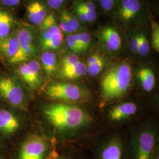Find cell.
<instances>
[{
    "label": "cell",
    "mask_w": 159,
    "mask_h": 159,
    "mask_svg": "<svg viewBox=\"0 0 159 159\" xmlns=\"http://www.w3.org/2000/svg\"><path fill=\"white\" fill-rule=\"evenodd\" d=\"M80 61L79 58L74 54H68L63 58L61 64V69L68 68L77 64Z\"/></svg>",
    "instance_id": "obj_28"
},
{
    "label": "cell",
    "mask_w": 159,
    "mask_h": 159,
    "mask_svg": "<svg viewBox=\"0 0 159 159\" xmlns=\"http://www.w3.org/2000/svg\"><path fill=\"white\" fill-rule=\"evenodd\" d=\"M151 159H159V152H158V150H157V148L155 150Z\"/></svg>",
    "instance_id": "obj_38"
},
{
    "label": "cell",
    "mask_w": 159,
    "mask_h": 159,
    "mask_svg": "<svg viewBox=\"0 0 159 159\" xmlns=\"http://www.w3.org/2000/svg\"><path fill=\"white\" fill-rule=\"evenodd\" d=\"M137 110V107L134 102H123L110 111L109 117L113 121H120L135 114Z\"/></svg>",
    "instance_id": "obj_17"
},
{
    "label": "cell",
    "mask_w": 159,
    "mask_h": 159,
    "mask_svg": "<svg viewBox=\"0 0 159 159\" xmlns=\"http://www.w3.org/2000/svg\"><path fill=\"white\" fill-rule=\"evenodd\" d=\"M60 75L65 79L75 80L83 77L87 74V69L85 64L81 61L71 67L60 69Z\"/></svg>",
    "instance_id": "obj_19"
},
{
    "label": "cell",
    "mask_w": 159,
    "mask_h": 159,
    "mask_svg": "<svg viewBox=\"0 0 159 159\" xmlns=\"http://www.w3.org/2000/svg\"><path fill=\"white\" fill-rule=\"evenodd\" d=\"M19 44V52L13 64L29 60L37 52L35 43V30L31 25H22L15 31Z\"/></svg>",
    "instance_id": "obj_4"
},
{
    "label": "cell",
    "mask_w": 159,
    "mask_h": 159,
    "mask_svg": "<svg viewBox=\"0 0 159 159\" xmlns=\"http://www.w3.org/2000/svg\"><path fill=\"white\" fill-rule=\"evenodd\" d=\"M48 14L46 6L39 0H32L26 7V16L32 25L39 26Z\"/></svg>",
    "instance_id": "obj_12"
},
{
    "label": "cell",
    "mask_w": 159,
    "mask_h": 159,
    "mask_svg": "<svg viewBox=\"0 0 159 159\" xmlns=\"http://www.w3.org/2000/svg\"><path fill=\"white\" fill-rule=\"evenodd\" d=\"M19 49V44L15 32L6 39L0 40V57L10 64H14Z\"/></svg>",
    "instance_id": "obj_13"
},
{
    "label": "cell",
    "mask_w": 159,
    "mask_h": 159,
    "mask_svg": "<svg viewBox=\"0 0 159 159\" xmlns=\"http://www.w3.org/2000/svg\"><path fill=\"white\" fill-rule=\"evenodd\" d=\"M20 121L10 111L0 109V131L6 135H11L20 127Z\"/></svg>",
    "instance_id": "obj_16"
},
{
    "label": "cell",
    "mask_w": 159,
    "mask_h": 159,
    "mask_svg": "<svg viewBox=\"0 0 159 159\" xmlns=\"http://www.w3.org/2000/svg\"><path fill=\"white\" fill-rule=\"evenodd\" d=\"M137 77L146 92H150L153 90L156 84V77L153 71L151 68L143 67L140 68L137 73Z\"/></svg>",
    "instance_id": "obj_20"
},
{
    "label": "cell",
    "mask_w": 159,
    "mask_h": 159,
    "mask_svg": "<svg viewBox=\"0 0 159 159\" xmlns=\"http://www.w3.org/2000/svg\"><path fill=\"white\" fill-rule=\"evenodd\" d=\"M46 2L48 7L53 10L59 9L64 4L60 0H46Z\"/></svg>",
    "instance_id": "obj_34"
},
{
    "label": "cell",
    "mask_w": 159,
    "mask_h": 159,
    "mask_svg": "<svg viewBox=\"0 0 159 159\" xmlns=\"http://www.w3.org/2000/svg\"><path fill=\"white\" fill-rule=\"evenodd\" d=\"M46 118L51 125L61 130H69L81 127L89 123L91 117L78 106L56 102L44 108Z\"/></svg>",
    "instance_id": "obj_1"
},
{
    "label": "cell",
    "mask_w": 159,
    "mask_h": 159,
    "mask_svg": "<svg viewBox=\"0 0 159 159\" xmlns=\"http://www.w3.org/2000/svg\"><path fill=\"white\" fill-rule=\"evenodd\" d=\"M151 25L152 30V44L154 50L159 52V25L153 20H151Z\"/></svg>",
    "instance_id": "obj_27"
},
{
    "label": "cell",
    "mask_w": 159,
    "mask_h": 159,
    "mask_svg": "<svg viewBox=\"0 0 159 159\" xmlns=\"http://www.w3.org/2000/svg\"><path fill=\"white\" fill-rule=\"evenodd\" d=\"M86 66L87 69V74H89L90 77H94L98 75L102 71L105 66V60L102 57L96 63Z\"/></svg>",
    "instance_id": "obj_23"
},
{
    "label": "cell",
    "mask_w": 159,
    "mask_h": 159,
    "mask_svg": "<svg viewBox=\"0 0 159 159\" xmlns=\"http://www.w3.org/2000/svg\"><path fill=\"white\" fill-rule=\"evenodd\" d=\"M98 37L108 52L118 51L121 46L119 32L113 26L108 25L101 29L98 32Z\"/></svg>",
    "instance_id": "obj_9"
},
{
    "label": "cell",
    "mask_w": 159,
    "mask_h": 159,
    "mask_svg": "<svg viewBox=\"0 0 159 159\" xmlns=\"http://www.w3.org/2000/svg\"><path fill=\"white\" fill-rule=\"evenodd\" d=\"M74 4L78 6L81 10H82L84 12L87 22H93V21H94L96 19L97 12L96 11H91V10H89L84 9V8H82L80 6H79L75 2H74Z\"/></svg>",
    "instance_id": "obj_30"
},
{
    "label": "cell",
    "mask_w": 159,
    "mask_h": 159,
    "mask_svg": "<svg viewBox=\"0 0 159 159\" xmlns=\"http://www.w3.org/2000/svg\"><path fill=\"white\" fill-rule=\"evenodd\" d=\"M2 4L7 8H14L18 6L21 0H0Z\"/></svg>",
    "instance_id": "obj_35"
},
{
    "label": "cell",
    "mask_w": 159,
    "mask_h": 159,
    "mask_svg": "<svg viewBox=\"0 0 159 159\" xmlns=\"http://www.w3.org/2000/svg\"><path fill=\"white\" fill-rule=\"evenodd\" d=\"M156 143V137L152 131H143L132 144L131 159H151Z\"/></svg>",
    "instance_id": "obj_6"
},
{
    "label": "cell",
    "mask_w": 159,
    "mask_h": 159,
    "mask_svg": "<svg viewBox=\"0 0 159 159\" xmlns=\"http://www.w3.org/2000/svg\"><path fill=\"white\" fill-rule=\"evenodd\" d=\"M139 43V34H136L131 37L130 43V49L133 53H137Z\"/></svg>",
    "instance_id": "obj_31"
},
{
    "label": "cell",
    "mask_w": 159,
    "mask_h": 159,
    "mask_svg": "<svg viewBox=\"0 0 159 159\" xmlns=\"http://www.w3.org/2000/svg\"><path fill=\"white\" fill-rule=\"evenodd\" d=\"M41 66L47 76H51L57 70L56 54L52 51H43L41 55Z\"/></svg>",
    "instance_id": "obj_18"
},
{
    "label": "cell",
    "mask_w": 159,
    "mask_h": 159,
    "mask_svg": "<svg viewBox=\"0 0 159 159\" xmlns=\"http://www.w3.org/2000/svg\"><path fill=\"white\" fill-rule=\"evenodd\" d=\"M115 0H100V3L104 11H108L112 9Z\"/></svg>",
    "instance_id": "obj_33"
},
{
    "label": "cell",
    "mask_w": 159,
    "mask_h": 159,
    "mask_svg": "<svg viewBox=\"0 0 159 159\" xmlns=\"http://www.w3.org/2000/svg\"><path fill=\"white\" fill-rule=\"evenodd\" d=\"M60 1H61V2H63V3H64V2L66 1V0H60Z\"/></svg>",
    "instance_id": "obj_39"
},
{
    "label": "cell",
    "mask_w": 159,
    "mask_h": 159,
    "mask_svg": "<svg viewBox=\"0 0 159 159\" xmlns=\"http://www.w3.org/2000/svg\"><path fill=\"white\" fill-rule=\"evenodd\" d=\"M58 26L61 31L62 32H64L65 33H68L70 34H72L74 33V32L77 31L75 29L70 25L68 23H67L63 18L61 17H59V20H58Z\"/></svg>",
    "instance_id": "obj_29"
},
{
    "label": "cell",
    "mask_w": 159,
    "mask_h": 159,
    "mask_svg": "<svg viewBox=\"0 0 159 159\" xmlns=\"http://www.w3.org/2000/svg\"><path fill=\"white\" fill-rule=\"evenodd\" d=\"M66 43L68 48L72 51L74 54L83 53V51L77 40L76 34H69L66 37Z\"/></svg>",
    "instance_id": "obj_22"
},
{
    "label": "cell",
    "mask_w": 159,
    "mask_h": 159,
    "mask_svg": "<svg viewBox=\"0 0 159 159\" xmlns=\"http://www.w3.org/2000/svg\"><path fill=\"white\" fill-rule=\"evenodd\" d=\"M76 37L83 52L87 51L90 47L92 43L91 35L87 33H81L76 34Z\"/></svg>",
    "instance_id": "obj_25"
},
{
    "label": "cell",
    "mask_w": 159,
    "mask_h": 159,
    "mask_svg": "<svg viewBox=\"0 0 159 159\" xmlns=\"http://www.w3.org/2000/svg\"><path fill=\"white\" fill-rule=\"evenodd\" d=\"M17 25V20L12 13L0 8V40L4 39L14 33Z\"/></svg>",
    "instance_id": "obj_15"
},
{
    "label": "cell",
    "mask_w": 159,
    "mask_h": 159,
    "mask_svg": "<svg viewBox=\"0 0 159 159\" xmlns=\"http://www.w3.org/2000/svg\"><path fill=\"white\" fill-rule=\"evenodd\" d=\"M75 2L84 9L91 10V11H96V7L92 2L83 1H75Z\"/></svg>",
    "instance_id": "obj_32"
},
{
    "label": "cell",
    "mask_w": 159,
    "mask_h": 159,
    "mask_svg": "<svg viewBox=\"0 0 159 159\" xmlns=\"http://www.w3.org/2000/svg\"><path fill=\"white\" fill-rule=\"evenodd\" d=\"M60 17L63 18L70 25L73 27L77 31L80 29L81 26L79 20L77 19L76 16L71 12L67 10H64L61 12Z\"/></svg>",
    "instance_id": "obj_24"
},
{
    "label": "cell",
    "mask_w": 159,
    "mask_h": 159,
    "mask_svg": "<svg viewBox=\"0 0 159 159\" xmlns=\"http://www.w3.org/2000/svg\"><path fill=\"white\" fill-rule=\"evenodd\" d=\"M131 81V68L126 63L117 64L104 74L100 83L101 94L106 101H110L124 96Z\"/></svg>",
    "instance_id": "obj_2"
},
{
    "label": "cell",
    "mask_w": 159,
    "mask_h": 159,
    "mask_svg": "<svg viewBox=\"0 0 159 159\" xmlns=\"http://www.w3.org/2000/svg\"><path fill=\"white\" fill-rule=\"evenodd\" d=\"M141 9L139 0H121L118 12L119 19L124 23L132 21Z\"/></svg>",
    "instance_id": "obj_14"
},
{
    "label": "cell",
    "mask_w": 159,
    "mask_h": 159,
    "mask_svg": "<svg viewBox=\"0 0 159 159\" xmlns=\"http://www.w3.org/2000/svg\"><path fill=\"white\" fill-rule=\"evenodd\" d=\"M150 51V45L148 41L145 34H139V43L138 47L137 53L141 56L148 55Z\"/></svg>",
    "instance_id": "obj_26"
},
{
    "label": "cell",
    "mask_w": 159,
    "mask_h": 159,
    "mask_svg": "<svg viewBox=\"0 0 159 159\" xmlns=\"http://www.w3.org/2000/svg\"><path fill=\"white\" fill-rule=\"evenodd\" d=\"M46 95L52 99L68 102H78L85 99L87 93L85 89L69 83H57L48 86Z\"/></svg>",
    "instance_id": "obj_3"
},
{
    "label": "cell",
    "mask_w": 159,
    "mask_h": 159,
    "mask_svg": "<svg viewBox=\"0 0 159 159\" xmlns=\"http://www.w3.org/2000/svg\"><path fill=\"white\" fill-rule=\"evenodd\" d=\"M60 33L63 32L58 26L55 14L53 12H48L39 25V41L40 45Z\"/></svg>",
    "instance_id": "obj_11"
},
{
    "label": "cell",
    "mask_w": 159,
    "mask_h": 159,
    "mask_svg": "<svg viewBox=\"0 0 159 159\" xmlns=\"http://www.w3.org/2000/svg\"><path fill=\"white\" fill-rule=\"evenodd\" d=\"M17 73L23 81L32 89L39 87L43 81L41 66L36 60L21 63Z\"/></svg>",
    "instance_id": "obj_8"
},
{
    "label": "cell",
    "mask_w": 159,
    "mask_h": 159,
    "mask_svg": "<svg viewBox=\"0 0 159 159\" xmlns=\"http://www.w3.org/2000/svg\"><path fill=\"white\" fill-rule=\"evenodd\" d=\"M102 57L100 54H94L91 55V56H90V57L87 58V65L86 66L91 65L92 64L96 63L98 60H100Z\"/></svg>",
    "instance_id": "obj_36"
},
{
    "label": "cell",
    "mask_w": 159,
    "mask_h": 159,
    "mask_svg": "<svg viewBox=\"0 0 159 159\" xmlns=\"http://www.w3.org/2000/svg\"><path fill=\"white\" fill-rule=\"evenodd\" d=\"M63 41V33H60L52 37L50 40L42 43L40 46L43 51H53L60 48L62 44Z\"/></svg>",
    "instance_id": "obj_21"
},
{
    "label": "cell",
    "mask_w": 159,
    "mask_h": 159,
    "mask_svg": "<svg viewBox=\"0 0 159 159\" xmlns=\"http://www.w3.org/2000/svg\"><path fill=\"white\" fill-rule=\"evenodd\" d=\"M0 96L7 102L15 107H21L24 101V93L21 87L10 77H0Z\"/></svg>",
    "instance_id": "obj_7"
},
{
    "label": "cell",
    "mask_w": 159,
    "mask_h": 159,
    "mask_svg": "<svg viewBox=\"0 0 159 159\" xmlns=\"http://www.w3.org/2000/svg\"><path fill=\"white\" fill-rule=\"evenodd\" d=\"M51 159H73L71 157H67V156H58L57 155L54 157H52Z\"/></svg>",
    "instance_id": "obj_37"
},
{
    "label": "cell",
    "mask_w": 159,
    "mask_h": 159,
    "mask_svg": "<svg viewBox=\"0 0 159 159\" xmlns=\"http://www.w3.org/2000/svg\"><path fill=\"white\" fill-rule=\"evenodd\" d=\"M97 159H125L123 144L117 138L108 140L99 150Z\"/></svg>",
    "instance_id": "obj_10"
},
{
    "label": "cell",
    "mask_w": 159,
    "mask_h": 159,
    "mask_svg": "<svg viewBox=\"0 0 159 159\" xmlns=\"http://www.w3.org/2000/svg\"><path fill=\"white\" fill-rule=\"evenodd\" d=\"M49 145L46 138L39 134L29 136L23 143L19 159H46Z\"/></svg>",
    "instance_id": "obj_5"
}]
</instances>
